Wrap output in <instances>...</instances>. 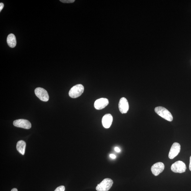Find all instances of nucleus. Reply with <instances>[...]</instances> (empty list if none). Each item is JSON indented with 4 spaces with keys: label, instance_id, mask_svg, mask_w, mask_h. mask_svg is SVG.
<instances>
[{
    "label": "nucleus",
    "instance_id": "obj_1",
    "mask_svg": "<svg viewBox=\"0 0 191 191\" xmlns=\"http://www.w3.org/2000/svg\"><path fill=\"white\" fill-rule=\"evenodd\" d=\"M155 111L159 116L166 120L169 121H173L172 114L164 107H157L155 108Z\"/></svg>",
    "mask_w": 191,
    "mask_h": 191
},
{
    "label": "nucleus",
    "instance_id": "obj_2",
    "mask_svg": "<svg viewBox=\"0 0 191 191\" xmlns=\"http://www.w3.org/2000/svg\"><path fill=\"white\" fill-rule=\"evenodd\" d=\"M84 88L82 84H79L73 86L70 89L69 95L71 98H77L82 95L84 92Z\"/></svg>",
    "mask_w": 191,
    "mask_h": 191
},
{
    "label": "nucleus",
    "instance_id": "obj_3",
    "mask_svg": "<svg viewBox=\"0 0 191 191\" xmlns=\"http://www.w3.org/2000/svg\"><path fill=\"white\" fill-rule=\"evenodd\" d=\"M113 183L112 180L110 178H106L98 185L96 189L98 191H108L110 189Z\"/></svg>",
    "mask_w": 191,
    "mask_h": 191
},
{
    "label": "nucleus",
    "instance_id": "obj_4",
    "mask_svg": "<svg viewBox=\"0 0 191 191\" xmlns=\"http://www.w3.org/2000/svg\"><path fill=\"white\" fill-rule=\"evenodd\" d=\"M186 166L184 162L178 161L173 164L171 166V170L175 173H182L185 171Z\"/></svg>",
    "mask_w": 191,
    "mask_h": 191
},
{
    "label": "nucleus",
    "instance_id": "obj_5",
    "mask_svg": "<svg viewBox=\"0 0 191 191\" xmlns=\"http://www.w3.org/2000/svg\"><path fill=\"white\" fill-rule=\"evenodd\" d=\"M35 95L40 100L44 102H47L49 100V95L47 91L42 88H37L35 90Z\"/></svg>",
    "mask_w": 191,
    "mask_h": 191
},
{
    "label": "nucleus",
    "instance_id": "obj_6",
    "mask_svg": "<svg viewBox=\"0 0 191 191\" xmlns=\"http://www.w3.org/2000/svg\"><path fill=\"white\" fill-rule=\"evenodd\" d=\"M14 125L18 127L29 129L31 128V124L27 120L20 119L15 121L13 122Z\"/></svg>",
    "mask_w": 191,
    "mask_h": 191
},
{
    "label": "nucleus",
    "instance_id": "obj_7",
    "mask_svg": "<svg viewBox=\"0 0 191 191\" xmlns=\"http://www.w3.org/2000/svg\"><path fill=\"white\" fill-rule=\"evenodd\" d=\"M180 145L178 143H174L171 148L169 157L171 159H174L175 157L179 154L180 151Z\"/></svg>",
    "mask_w": 191,
    "mask_h": 191
},
{
    "label": "nucleus",
    "instance_id": "obj_8",
    "mask_svg": "<svg viewBox=\"0 0 191 191\" xmlns=\"http://www.w3.org/2000/svg\"><path fill=\"white\" fill-rule=\"evenodd\" d=\"M165 165L162 162H158L153 165L151 167V171L155 176H157L163 171Z\"/></svg>",
    "mask_w": 191,
    "mask_h": 191
},
{
    "label": "nucleus",
    "instance_id": "obj_9",
    "mask_svg": "<svg viewBox=\"0 0 191 191\" xmlns=\"http://www.w3.org/2000/svg\"><path fill=\"white\" fill-rule=\"evenodd\" d=\"M119 108L120 111L122 114L127 113L129 109V104L128 101L125 98H122L119 101Z\"/></svg>",
    "mask_w": 191,
    "mask_h": 191
},
{
    "label": "nucleus",
    "instance_id": "obj_10",
    "mask_svg": "<svg viewBox=\"0 0 191 191\" xmlns=\"http://www.w3.org/2000/svg\"><path fill=\"white\" fill-rule=\"evenodd\" d=\"M109 104V101L106 98H102L96 100L94 103V107L97 110H101Z\"/></svg>",
    "mask_w": 191,
    "mask_h": 191
},
{
    "label": "nucleus",
    "instance_id": "obj_11",
    "mask_svg": "<svg viewBox=\"0 0 191 191\" xmlns=\"http://www.w3.org/2000/svg\"><path fill=\"white\" fill-rule=\"evenodd\" d=\"M113 120V116L110 114L105 115L102 119V123L104 128L108 129L111 125Z\"/></svg>",
    "mask_w": 191,
    "mask_h": 191
},
{
    "label": "nucleus",
    "instance_id": "obj_12",
    "mask_svg": "<svg viewBox=\"0 0 191 191\" xmlns=\"http://www.w3.org/2000/svg\"><path fill=\"white\" fill-rule=\"evenodd\" d=\"M7 42L9 47L14 48L16 45V40L15 35L13 34H10L7 38Z\"/></svg>",
    "mask_w": 191,
    "mask_h": 191
},
{
    "label": "nucleus",
    "instance_id": "obj_13",
    "mask_svg": "<svg viewBox=\"0 0 191 191\" xmlns=\"http://www.w3.org/2000/svg\"><path fill=\"white\" fill-rule=\"evenodd\" d=\"M25 147L26 143L24 141L21 140L17 142L16 145L17 151L22 155L25 154Z\"/></svg>",
    "mask_w": 191,
    "mask_h": 191
},
{
    "label": "nucleus",
    "instance_id": "obj_14",
    "mask_svg": "<svg viewBox=\"0 0 191 191\" xmlns=\"http://www.w3.org/2000/svg\"><path fill=\"white\" fill-rule=\"evenodd\" d=\"M60 1L65 3H71L74 2L75 0H60Z\"/></svg>",
    "mask_w": 191,
    "mask_h": 191
},
{
    "label": "nucleus",
    "instance_id": "obj_15",
    "mask_svg": "<svg viewBox=\"0 0 191 191\" xmlns=\"http://www.w3.org/2000/svg\"><path fill=\"white\" fill-rule=\"evenodd\" d=\"M65 187L64 186H60L57 187L54 191H65Z\"/></svg>",
    "mask_w": 191,
    "mask_h": 191
},
{
    "label": "nucleus",
    "instance_id": "obj_16",
    "mask_svg": "<svg viewBox=\"0 0 191 191\" xmlns=\"http://www.w3.org/2000/svg\"><path fill=\"white\" fill-rule=\"evenodd\" d=\"M4 7V4L2 2H1L0 3V12H1L2 9H3Z\"/></svg>",
    "mask_w": 191,
    "mask_h": 191
},
{
    "label": "nucleus",
    "instance_id": "obj_17",
    "mask_svg": "<svg viewBox=\"0 0 191 191\" xmlns=\"http://www.w3.org/2000/svg\"><path fill=\"white\" fill-rule=\"evenodd\" d=\"M114 149L115 151L117 152H120L121 151V149H120L119 148H118V147H116Z\"/></svg>",
    "mask_w": 191,
    "mask_h": 191
},
{
    "label": "nucleus",
    "instance_id": "obj_18",
    "mask_svg": "<svg viewBox=\"0 0 191 191\" xmlns=\"http://www.w3.org/2000/svg\"><path fill=\"white\" fill-rule=\"evenodd\" d=\"M109 156H110V157L112 159H116V155L114 154H111L109 155Z\"/></svg>",
    "mask_w": 191,
    "mask_h": 191
},
{
    "label": "nucleus",
    "instance_id": "obj_19",
    "mask_svg": "<svg viewBox=\"0 0 191 191\" xmlns=\"http://www.w3.org/2000/svg\"><path fill=\"white\" fill-rule=\"evenodd\" d=\"M189 168V170H190V171H191V156L190 157Z\"/></svg>",
    "mask_w": 191,
    "mask_h": 191
},
{
    "label": "nucleus",
    "instance_id": "obj_20",
    "mask_svg": "<svg viewBox=\"0 0 191 191\" xmlns=\"http://www.w3.org/2000/svg\"><path fill=\"white\" fill-rule=\"evenodd\" d=\"M11 191H18V190L16 188H14V189L11 190Z\"/></svg>",
    "mask_w": 191,
    "mask_h": 191
}]
</instances>
